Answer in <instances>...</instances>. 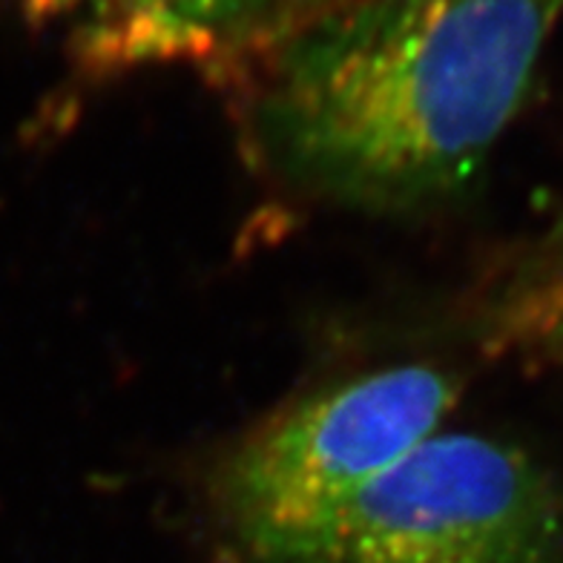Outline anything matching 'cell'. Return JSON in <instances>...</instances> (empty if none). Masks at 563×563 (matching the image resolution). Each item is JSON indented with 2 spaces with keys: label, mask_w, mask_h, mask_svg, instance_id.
Here are the masks:
<instances>
[{
  "label": "cell",
  "mask_w": 563,
  "mask_h": 563,
  "mask_svg": "<svg viewBox=\"0 0 563 563\" xmlns=\"http://www.w3.org/2000/svg\"><path fill=\"white\" fill-rule=\"evenodd\" d=\"M561 18L563 0H299L219 67L267 176L415 213L486 167Z\"/></svg>",
  "instance_id": "obj_1"
},
{
  "label": "cell",
  "mask_w": 563,
  "mask_h": 563,
  "mask_svg": "<svg viewBox=\"0 0 563 563\" xmlns=\"http://www.w3.org/2000/svg\"><path fill=\"white\" fill-rule=\"evenodd\" d=\"M457 383L434 365L368 371L262 422L213 475V506L251 563H305L345 506L434 438Z\"/></svg>",
  "instance_id": "obj_2"
},
{
  "label": "cell",
  "mask_w": 563,
  "mask_h": 563,
  "mask_svg": "<svg viewBox=\"0 0 563 563\" xmlns=\"http://www.w3.org/2000/svg\"><path fill=\"white\" fill-rule=\"evenodd\" d=\"M563 500L527 452L434 434L365 486L305 563H555Z\"/></svg>",
  "instance_id": "obj_3"
},
{
  "label": "cell",
  "mask_w": 563,
  "mask_h": 563,
  "mask_svg": "<svg viewBox=\"0 0 563 563\" xmlns=\"http://www.w3.org/2000/svg\"><path fill=\"white\" fill-rule=\"evenodd\" d=\"M299 0H23L32 21L64 23L96 73L176 60L222 64Z\"/></svg>",
  "instance_id": "obj_4"
}]
</instances>
